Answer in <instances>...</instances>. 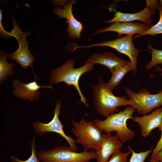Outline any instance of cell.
I'll list each match as a JSON object with an SVG mask.
<instances>
[{
  "mask_svg": "<svg viewBox=\"0 0 162 162\" xmlns=\"http://www.w3.org/2000/svg\"><path fill=\"white\" fill-rule=\"evenodd\" d=\"M135 110L131 106H128L123 110L112 114L104 120L94 119L93 122L95 127L105 133L116 132L119 140L125 142L133 140L136 136L135 132L128 128L127 124L128 119H134L132 115Z\"/></svg>",
  "mask_w": 162,
  "mask_h": 162,
  "instance_id": "1",
  "label": "cell"
},
{
  "mask_svg": "<svg viewBox=\"0 0 162 162\" xmlns=\"http://www.w3.org/2000/svg\"><path fill=\"white\" fill-rule=\"evenodd\" d=\"M94 93L93 102L96 112L105 117H107L120 111L118 107L121 106L131 105V101L124 96H115L100 78L97 85H91Z\"/></svg>",
  "mask_w": 162,
  "mask_h": 162,
  "instance_id": "2",
  "label": "cell"
},
{
  "mask_svg": "<svg viewBox=\"0 0 162 162\" xmlns=\"http://www.w3.org/2000/svg\"><path fill=\"white\" fill-rule=\"evenodd\" d=\"M74 63L73 59H70L60 67L56 69H53L51 74V85L64 82L69 86H74L80 96V102H82L88 106L86 98L80 89L79 82L83 74L92 70L93 64L87 61L81 67L75 68Z\"/></svg>",
  "mask_w": 162,
  "mask_h": 162,
  "instance_id": "3",
  "label": "cell"
},
{
  "mask_svg": "<svg viewBox=\"0 0 162 162\" xmlns=\"http://www.w3.org/2000/svg\"><path fill=\"white\" fill-rule=\"evenodd\" d=\"M71 122V130L76 137V142L82 146L83 151L98 149L102 140L103 131L95 127L93 122H86L84 118L79 122L72 119Z\"/></svg>",
  "mask_w": 162,
  "mask_h": 162,
  "instance_id": "4",
  "label": "cell"
},
{
  "mask_svg": "<svg viewBox=\"0 0 162 162\" xmlns=\"http://www.w3.org/2000/svg\"><path fill=\"white\" fill-rule=\"evenodd\" d=\"M37 155L42 162H89L96 158L94 151L78 153L65 145H59L48 150L39 151Z\"/></svg>",
  "mask_w": 162,
  "mask_h": 162,
  "instance_id": "5",
  "label": "cell"
},
{
  "mask_svg": "<svg viewBox=\"0 0 162 162\" xmlns=\"http://www.w3.org/2000/svg\"><path fill=\"white\" fill-rule=\"evenodd\" d=\"M125 92L131 102L130 106L138 113L147 115L153 110L162 105V89L155 94H151L146 89L143 88L138 93L128 88H124Z\"/></svg>",
  "mask_w": 162,
  "mask_h": 162,
  "instance_id": "6",
  "label": "cell"
},
{
  "mask_svg": "<svg viewBox=\"0 0 162 162\" xmlns=\"http://www.w3.org/2000/svg\"><path fill=\"white\" fill-rule=\"evenodd\" d=\"M132 36L131 35H126L114 40L93 44L89 46H76L74 47V49L99 46H107L114 49L119 53L126 55L130 58L133 68V75H134L137 70V58L141 51L134 47L132 42Z\"/></svg>",
  "mask_w": 162,
  "mask_h": 162,
  "instance_id": "7",
  "label": "cell"
},
{
  "mask_svg": "<svg viewBox=\"0 0 162 162\" xmlns=\"http://www.w3.org/2000/svg\"><path fill=\"white\" fill-rule=\"evenodd\" d=\"M62 107L61 103L58 100L56 104L53 118L49 123H44L39 120L33 124L35 132L38 135L42 136L47 132H55L60 134L68 142L69 146L74 152H76L77 147L75 144V140L70 136L66 135L64 131V126L59 118V115Z\"/></svg>",
  "mask_w": 162,
  "mask_h": 162,
  "instance_id": "8",
  "label": "cell"
},
{
  "mask_svg": "<svg viewBox=\"0 0 162 162\" xmlns=\"http://www.w3.org/2000/svg\"><path fill=\"white\" fill-rule=\"evenodd\" d=\"M76 0H70L66 2L61 9L60 7L53 8L54 13L59 18L67 19L66 23L68 24L67 29L68 37L73 39L79 38L84 27L82 24L77 20L73 15L72 7L76 4Z\"/></svg>",
  "mask_w": 162,
  "mask_h": 162,
  "instance_id": "9",
  "label": "cell"
},
{
  "mask_svg": "<svg viewBox=\"0 0 162 162\" xmlns=\"http://www.w3.org/2000/svg\"><path fill=\"white\" fill-rule=\"evenodd\" d=\"M102 140L99 148L95 151L97 162H107L110 157L122 147L123 145L116 136L102 133Z\"/></svg>",
  "mask_w": 162,
  "mask_h": 162,
  "instance_id": "10",
  "label": "cell"
},
{
  "mask_svg": "<svg viewBox=\"0 0 162 162\" xmlns=\"http://www.w3.org/2000/svg\"><path fill=\"white\" fill-rule=\"evenodd\" d=\"M14 89V94L17 98H21L24 100H28L30 102L38 100L40 94L39 90L43 88L53 89L51 85L40 86L36 82L35 79L33 82L24 83L18 80H13L12 82Z\"/></svg>",
  "mask_w": 162,
  "mask_h": 162,
  "instance_id": "11",
  "label": "cell"
},
{
  "mask_svg": "<svg viewBox=\"0 0 162 162\" xmlns=\"http://www.w3.org/2000/svg\"><path fill=\"white\" fill-rule=\"evenodd\" d=\"M149 26L144 23L116 22L108 27L98 30L94 35L109 31L117 33L119 36L123 34L133 36L135 34H141L148 30Z\"/></svg>",
  "mask_w": 162,
  "mask_h": 162,
  "instance_id": "12",
  "label": "cell"
},
{
  "mask_svg": "<svg viewBox=\"0 0 162 162\" xmlns=\"http://www.w3.org/2000/svg\"><path fill=\"white\" fill-rule=\"evenodd\" d=\"M157 13L155 9L150 7L146 6L143 10L138 13L134 14L123 13L117 11L114 17L111 20H105L107 24L116 22H130L135 20L142 21L149 27L153 26L152 16Z\"/></svg>",
  "mask_w": 162,
  "mask_h": 162,
  "instance_id": "13",
  "label": "cell"
},
{
  "mask_svg": "<svg viewBox=\"0 0 162 162\" xmlns=\"http://www.w3.org/2000/svg\"><path fill=\"white\" fill-rule=\"evenodd\" d=\"M140 127V132L144 138L148 136L152 130L159 128L162 124V107L157 108L148 115L141 117L135 116L133 119Z\"/></svg>",
  "mask_w": 162,
  "mask_h": 162,
  "instance_id": "14",
  "label": "cell"
},
{
  "mask_svg": "<svg viewBox=\"0 0 162 162\" xmlns=\"http://www.w3.org/2000/svg\"><path fill=\"white\" fill-rule=\"evenodd\" d=\"M88 61L93 64H98L105 66L112 74L122 68L130 62L119 58L112 52L95 54L90 57Z\"/></svg>",
  "mask_w": 162,
  "mask_h": 162,
  "instance_id": "15",
  "label": "cell"
},
{
  "mask_svg": "<svg viewBox=\"0 0 162 162\" xmlns=\"http://www.w3.org/2000/svg\"><path fill=\"white\" fill-rule=\"evenodd\" d=\"M18 43V49L8 54V58L15 60L24 69L29 67L33 68V63L35 58L29 50L28 41L26 39H22L19 41Z\"/></svg>",
  "mask_w": 162,
  "mask_h": 162,
  "instance_id": "16",
  "label": "cell"
},
{
  "mask_svg": "<svg viewBox=\"0 0 162 162\" xmlns=\"http://www.w3.org/2000/svg\"><path fill=\"white\" fill-rule=\"evenodd\" d=\"M8 54L2 50L0 53V81H5L9 76L14 74V63H8L7 61Z\"/></svg>",
  "mask_w": 162,
  "mask_h": 162,
  "instance_id": "17",
  "label": "cell"
},
{
  "mask_svg": "<svg viewBox=\"0 0 162 162\" xmlns=\"http://www.w3.org/2000/svg\"><path fill=\"white\" fill-rule=\"evenodd\" d=\"M131 70H133V68L130 61L126 66L112 74L110 79L106 83L108 88L112 91L113 89L120 83L126 74Z\"/></svg>",
  "mask_w": 162,
  "mask_h": 162,
  "instance_id": "18",
  "label": "cell"
},
{
  "mask_svg": "<svg viewBox=\"0 0 162 162\" xmlns=\"http://www.w3.org/2000/svg\"><path fill=\"white\" fill-rule=\"evenodd\" d=\"M154 9L157 10L159 12L160 18L159 21L144 33L134 36L133 37L134 39L144 35H150L154 36L157 34H162V7L160 3L158 2L155 6Z\"/></svg>",
  "mask_w": 162,
  "mask_h": 162,
  "instance_id": "19",
  "label": "cell"
},
{
  "mask_svg": "<svg viewBox=\"0 0 162 162\" xmlns=\"http://www.w3.org/2000/svg\"><path fill=\"white\" fill-rule=\"evenodd\" d=\"M148 50L152 54V59L145 66L147 70H151L158 64H162V50H160L153 48L152 45L148 44Z\"/></svg>",
  "mask_w": 162,
  "mask_h": 162,
  "instance_id": "20",
  "label": "cell"
},
{
  "mask_svg": "<svg viewBox=\"0 0 162 162\" xmlns=\"http://www.w3.org/2000/svg\"><path fill=\"white\" fill-rule=\"evenodd\" d=\"M35 145V136L34 135L30 142L32 149V153L30 156L27 160H22L12 155L10 158L11 162H41L37 157Z\"/></svg>",
  "mask_w": 162,
  "mask_h": 162,
  "instance_id": "21",
  "label": "cell"
},
{
  "mask_svg": "<svg viewBox=\"0 0 162 162\" xmlns=\"http://www.w3.org/2000/svg\"><path fill=\"white\" fill-rule=\"evenodd\" d=\"M132 152V155L128 162H144L147 156L152 152L153 148L151 147L147 150L136 153L134 152L130 146L128 147Z\"/></svg>",
  "mask_w": 162,
  "mask_h": 162,
  "instance_id": "22",
  "label": "cell"
},
{
  "mask_svg": "<svg viewBox=\"0 0 162 162\" xmlns=\"http://www.w3.org/2000/svg\"><path fill=\"white\" fill-rule=\"evenodd\" d=\"M128 148L129 150L125 153L118 150L112 155L110 160L107 162H128V157L131 152L130 149Z\"/></svg>",
  "mask_w": 162,
  "mask_h": 162,
  "instance_id": "23",
  "label": "cell"
},
{
  "mask_svg": "<svg viewBox=\"0 0 162 162\" xmlns=\"http://www.w3.org/2000/svg\"><path fill=\"white\" fill-rule=\"evenodd\" d=\"M158 131H161V134L160 138L157 142L155 147L153 149L151 156H153L158 152L162 149V124L159 128Z\"/></svg>",
  "mask_w": 162,
  "mask_h": 162,
  "instance_id": "24",
  "label": "cell"
},
{
  "mask_svg": "<svg viewBox=\"0 0 162 162\" xmlns=\"http://www.w3.org/2000/svg\"><path fill=\"white\" fill-rule=\"evenodd\" d=\"M149 161L150 162H162V149L155 155L151 156Z\"/></svg>",
  "mask_w": 162,
  "mask_h": 162,
  "instance_id": "25",
  "label": "cell"
},
{
  "mask_svg": "<svg viewBox=\"0 0 162 162\" xmlns=\"http://www.w3.org/2000/svg\"><path fill=\"white\" fill-rule=\"evenodd\" d=\"M156 70L158 71H160L162 72V68L159 66H157L156 68ZM162 75V74H160Z\"/></svg>",
  "mask_w": 162,
  "mask_h": 162,
  "instance_id": "26",
  "label": "cell"
},
{
  "mask_svg": "<svg viewBox=\"0 0 162 162\" xmlns=\"http://www.w3.org/2000/svg\"><path fill=\"white\" fill-rule=\"evenodd\" d=\"M160 5H161V6H162V0H160Z\"/></svg>",
  "mask_w": 162,
  "mask_h": 162,
  "instance_id": "27",
  "label": "cell"
}]
</instances>
